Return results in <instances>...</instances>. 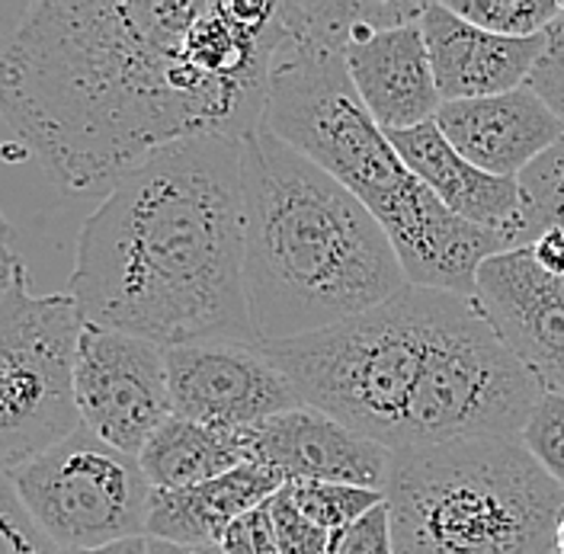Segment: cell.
Here are the masks:
<instances>
[{
	"label": "cell",
	"mask_w": 564,
	"mask_h": 554,
	"mask_svg": "<svg viewBox=\"0 0 564 554\" xmlns=\"http://www.w3.org/2000/svg\"><path fill=\"white\" fill-rule=\"evenodd\" d=\"M241 189L257 344L334 327L411 289L376 215L263 126L241 139Z\"/></svg>",
	"instance_id": "cell-4"
},
{
	"label": "cell",
	"mask_w": 564,
	"mask_h": 554,
	"mask_svg": "<svg viewBox=\"0 0 564 554\" xmlns=\"http://www.w3.org/2000/svg\"><path fill=\"white\" fill-rule=\"evenodd\" d=\"M139 461L154 490H183L257 461V449L250 430L209 426L171 416L148 439Z\"/></svg>",
	"instance_id": "cell-19"
},
{
	"label": "cell",
	"mask_w": 564,
	"mask_h": 554,
	"mask_svg": "<svg viewBox=\"0 0 564 554\" xmlns=\"http://www.w3.org/2000/svg\"><path fill=\"white\" fill-rule=\"evenodd\" d=\"M0 554H62L39 529L7 471H0Z\"/></svg>",
	"instance_id": "cell-24"
},
{
	"label": "cell",
	"mask_w": 564,
	"mask_h": 554,
	"mask_svg": "<svg viewBox=\"0 0 564 554\" xmlns=\"http://www.w3.org/2000/svg\"><path fill=\"white\" fill-rule=\"evenodd\" d=\"M421 13L414 0H356L344 39L352 87L386 135L433 122L443 109Z\"/></svg>",
	"instance_id": "cell-11"
},
{
	"label": "cell",
	"mask_w": 564,
	"mask_h": 554,
	"mask_svg": "<svg viewBox=\"0 0 564 554\" xmlns=\"http://www.w3.org/2000/svg\"><path fill=\"white\" fill-rule=\"evenodd\" d=\"M527 452L564 487V394H542L520 433Z\"/></svg>",
	"instance_id": "cell-23"
},
{
	"label": "cell",
	"mask_w": 564,
	"mask_h": 554,
	"mask_svg": "<svg viewBox=\"0 0 564 554\" xmlns=\"http://www.w3.org/2000/svg\"><path fill=\"white\" fill-rule=\"evenodd\" d=\"M446 295L411 285L372 312L257 347L292 381L302 404L398 452Z\"/></svg>",
	"instance_id": "cell-6"
},
{
	"label": "cell",
	"mask_w": 564,
	"mask_h": 554,
	"mask_svg": "<svg viewBox=\"0 0 564 554\" xmlns=\"http://www.w3.org/2000/svg\"><path fill=\"white\" fill-rule=\"evenodd\" d=\"M527 250L549 276L564 279V231H545V235L532 243V247H527Z\"/></svg>",
	"instance_id": "cell-29"
},
{
	"label": "cell",
	"mask_w": 564,
	"mask_h": 554,
	"mask_svg": "<svg viewBox=\"0 0 564 554\" xmlns=\"http://www.w3.org/2000/svg\"><path fill=\"white\" fill-rule=\"evenodd\" d=\"M84 317L70 295H33L17 260L0 295V471L58 446L80 426L74 362Z\"/></svg>",
	"instance_id": "cell-8"
},
{
	"label": "cell",
	"mask_w": 564,
	"mask_h": 554,
	"mask_svg": "<svg viewBox=\"0 0 564 554\" xmlns=\"http://www.w3.org/2000/svg\"><path fill=\"white\" fill-rule=\"evenodd\" d=\"M285 478L263 461L241 465L206 485L154 490L148 510V539L176 545H221L225 532L250 510L270 503Z\"/></svg>",
	"instance_id": "cell-18"
},
{
	"label": "cell",
	"mask_w": 564,
	"mask_h": 554,
	"mask_svg": "<svg viewBox=\"0 0 564 554\" xmlns=\"http://www.w3.org/2000/svg\"><path fill=\"white\" fill-rule=\"evenodd\" d=\"M253 433L257 461L270 465L289 481H327L386 490L391 455L382 443L344 426L317 408H295L273 416Z\"/></svg>",
	"instance_id": "cell-14"
},
{
	"label": "cell",
	"mask_w": 564,
	"mask_h": 554,
	"mask_svg": "<svg viewBox=\"0 0 564 554\" xmlns=\"http://www.w3.org/2000/svg\"><path fill=\"white\" fill-rule=\"evenodd\" d=\"M433 122L468 164L500 180H520L564 135L555 109L529 84L500 97L443 104Z\"/></svg>",
	"instance_id": "cell-15"
},
{
	"label": "cell",
	"mask_w": 564,
	"mask_h": 554,
	"mask_svg": "<svg viewBox=\"0 0 564 554\" xmlns=\"http://www.w3.org/2000/svg\"><path fill=\"white\" fill-rule=\"evenodd\" d=\"M221 552L225 554H280L276 545V532H273V520L267 503L250 510L247 517L235 522L225 539H221Z\"/></svg>",
	"instance_id": "cell-28"
},
{
	"label": "cell",
	"mask_w": 564,
	"mask_h": 554,
	"mask_svg": "<svg viewBox=\"0 0 564 554\" xmlns=\"http://www.w3.org/2000/svg\"><path fill=\"white\" fill-rule=\"evenodd\" d=\"M552 554H558V552H552Z\"/></svg>",
	"instance_id": "cell-35"
},
{
	"label": "cell",
	"mask_w": 564,
	"mask_h": 554,
	"mask_svg": "<svg viewBox=\"0 0 564 554\" xmlns=\"http://www.w3.org/2000/svg\"><path fill=\"white\" fill-rule=\"evenodd\" d=\"M20 500L62 552H94L148 539L154 487L135 455L112 449L87 426L10 471Z\"/></svg>",
	"instance_id": "cell-9"
},
{
	"label": "cell",
	"mask_w": 564,
	"mask_h": 554,
	"mask_svg": "<svg viewBox=\"0 0 564 554\" xmlns=\"http://www.w3.org/2000/svg\"><path fill=\"white\" fill-rule=\"evenodd\" d=\"M270 520H273V532H276V545L280 554H327L330 545V532H324L321 525L308 520L285 493L282 487L280 493L267 503Z\"/></svg>",
	"instance_id": "cell-25"
},
{
	"label": "cell",
	"mask_w": 564,
	"mask_h": 554,
	"mask_svg": "<svg viewBox=\"0 0 564 554\" xmlns=\"http://www.w3.org/2000/svg\"><path fill=\"white\" fill-rule=\"evenodd\" d=\"M17 260H20V257L10 250V225H7V218H3V211H0V295H3L7 285H10V276H13Z\"/></svg>",
	"instance_id": "cell-30"
},
{
	"label": "cell",
	"mask_w": 564,
	"mask_h": 554,
	"mask_svg": "<svg viewBox=\"0 0 564 554\" xmlns=\"http://www.w3.org/2000/svg\"><path fill=\"white\" fill-rule=\"evenodd\" d=\"M386 503L394 554L558 552L564 487L520 436L398 449Z\"/></svg>",
	"instance_id": "cell-5"
},
{
	"label": "cell",
	"mask_w": 564,
	"mask_h": 554,
	"mask_svg": "<svg viewBox=\"0 0 564 554\" xmlns=\"http://www.w3.org/2000/svg\"><path fill=\"white\" fill-rule=\"evenodd\" d=\"M545 391L471 298L446 295L404 420V446L517 439Z\"/></svg>",
	"instance_id": "cell-7"
},
{
	"label": "cell",
	"mask_w": 564,
	"mask_h": 554,
	"mask_svg": "<svg viewBox=\"0 0 564 554\" xmlns=\"http://www.w3.org/2000/svg\"><path fill=\"white\" fill-rule=\"evenodd\" d=\"M458 20L503 35V39H535L552 30L564 13L558 0H443Z\"/></svg>",
	"instance_id": "cell-21"
},
{
	"label": "cell",
	"mask_w": 564,
	"mask_h": 554,
	"mask_svg": "<svg viewBox=\"0 0 564 554\" xmlns=\"http://www.w3.org/2000/svg\"><path fill=\"white\" fill-rule=\"evenodd\" d=\"M352 17L356 0L280 3L282 35L260 126L340 180L376 215L411 285L475 298L478 270L510 243L500 231L453 215L376 126L344 58Z\"/></svg>",
	"instance_id": "cell-3"
},
{
	"label": "cell",
	"mask_w": 564,
	"mask_h": 554,
	"mask_svg": "<svg viewBox=\"0 0 564 554\" xmlns=\"http://www.w3.org/2000/svg\"><path fill=\"white\" fill-rule=\"evenodd\" d=\"M74 401L80 426L112 449L139 458L164 420L174 416L167 349L84 321L74 362Z\"/></svg>",
	"instance_id": "cell-10"
},
{
	"label": "cell",
	"mask_w": 564,
	"mask_h": 554,
	"mask_svg": "<svg viewBox=\"0 0 564 554\" xmlns=\"http://www.w3.org/2000/svg\"><path fill=\"white\" fill-rule=\"evenodd\" d=\"M388 139L401 154V161L408 164V171L453 215L478 228L500 231L513 250V231L523 211V196H520L517 180H500L468 164L446 141L436 122L391 132Z\"/></svg>",
	"instance_id": "cell-17"
},
{
	"label": "cell",
	"mask_w": 564,
	"mask_h": 554,
	"mask_svg": "<svg viewBox=\"0 0 564 554\" xmlns=\"http://www.w3.org/2000/svg\"><path fill=\"white\" fill-rule=\"evenodd\" d=\"M285 493L308 520L330 535L344 532L347 525L359 522L366 513H372L379 503H386V490L327 485V481H289Z\"/></svg>",
	"instance_id": "cell-22"
},
{
	"label": "cell",
	"mask_w": 564,
	"mask_h": 554,
	"mask_svg": "<svg viewBox=\"0 0 564 554\" xmlns=\"http://www.w3.org/2000/svg\"><path fill=\"white\" fill-rule=\"evenodd\" d=\"M80 317L158 347L257 344L245 295L241 141L199 135L122 176L77 238Z\"/></svg>",
	"instance_id": "cell-2"
},
{
	"label": "cell",
	"mask_w": 564,
	"mask_h": 554,
	"mask_svg": "<svg viewBox=\"0 0 564 554\" xmlns=\"http://www.w3.org/2000/svg\"><path fill=\"white\" fill-rule=\"evenodd\" d=\"M62 554H148V539H129L109 548H94V552H62Z\"/></svg>",
	"instance_id": "cell-33"
},
{
	"label": "cell",
	"mask_w": 564,
	"mask_h": 554,
	"mask_svg": "<svg viewBox=\"0 0 564 554\" xmlns=\"http://www.w3.org/2000/svg\"><path fill=\"white\" fill-rule=\"evenodd\" d=\"M529 87L555 109V116L564 122V13L545 33V55L535 65Z\"/></svg>",
	"instance_id": "cell-27"
},
{
	"label": "cell",
	"mask_w": 564,
	"mask_h": 554,
	"mask_svg": "<svg viewBox=\"0 0 564 554\" xmlns=\"http://www.w3.org/2000/svg\"><path fill=\"white\" fill-rule=\"evenodd\" d=\"M148 554H225V552H221V545H176V542L148 539Z\"/></svg>",
	"instance_id": "cell-32"
},
{
	"label": "cell",
	"mask_w": 564,
	"mask_h": 554,
	"mask_svg": "<svg viewBox=\"0 0 564 554\" xmlns=\"http://www.w3.org/2000/svg\"><path fill=\"white\" fill-rule=\"evenodd\" d=\"M421 30L443 104L520 90L545 55V35L503 39L485 33L458 20L443 0L423 3Z\"/></svg>",
	"instance_id": "cell-16"
},
{
	"label": "cell",
	"mask_w": 564,
	"mask_h": 554,
	"mask_svg": "<svg viewBox=\"0 0 564 554\" xmlns=\"http://www.w3.org/2000/svg\"><path fill=\"white\" fill-rule=\"evenodd\" d=\"M558 554H564V513L562 522H558Z\"/></svg>",
	"instance_id": "cell-34"
},
{
	"label": "cell",
	"mask_w": 564,
	"mask_h": 554,
	"mask_svg": "<svg viewBox=\"0 0 564 554\" xmlns=\"http://www.w3.org/2000/svg\"><path fill=\"white\" fill-rule=\"evenodd\" d=\"M471 302L539 388L564 394V279L549 276L529 250H507L478 270Z\"/></svg>",
	"instance_id": "cell-13"
},
{
	"label": "cell",
	"mask_w": 564,
	"mask_h": 554,
	"mask_svg": "<svg viewBox=\"0 0 564 554\" xmlns=\"http://www.w3.org/2000/svg\"><path fill=\"white\" fill-rule=\"evenodd\" d=\"M33 3H0V39L17 33L23 26V20L30 17Z\"/></svg>",
	"instance_id": "cell-31"
},
{
	"label": "cell",
	"mask_w": 564,
	"mask_h": 554,
	"mask_svg": "<svg viewBox=\"0 0 564 554\" xmlns=\"http://www.w3.org/2000/svg\"><path fill=\"white\" fill-rule=\"evenodd\" d=\"M167 381L174 416L253 430L302 408L299 391L267 352L247 340H203L167 349Z\"/></svg>",
	"instance_id": "cell-12"
},
{
	"label": "cell",
	"mask_w": 564,
	"mask_h": 554,
	"mask_svg": "<svg viewBox=\"0 0 564 554\" xmlns=\"http://www.w3.org/2000/svg\"><path fill=\"white\" fill-rule=\"evenodd\" d=\"M517 183L523 211L513 231V250H527L545 231H564V135Z\"/></svg>",
	"instance_id": "cell-20"
},
{
	"label": "cell",
	"mask_w": 564,
	"mask_h": 554,
	"mask_svg": "<svg viewBox=\"0 0 564 554\" xmlns=\"http://www.w3.org/2000/svg\"><path fill=\"white\" fill-rule=\"evenodd\" d=\"M280 3L45 0L0 39V116L70 193L176 141H241L267 106Z\"/></svg>",
	"instance_id": "cell-1"
},
{
	"label": "cell",
	"mask_w": 564,
	"mask_h": 554,
	"mask_svg": "<svg viewBox=\"0 0 564 554\" xmlns=\"http://www.w3.org/2000/svg\"><path fill=\"white\" fill-rule=\"evenodd\" d=\"M327 554H394L388 503H379L372 513L347 525L344 532H334Z\"/></svg>",
	"instance_id": "cell-26"
}]
</instances>
